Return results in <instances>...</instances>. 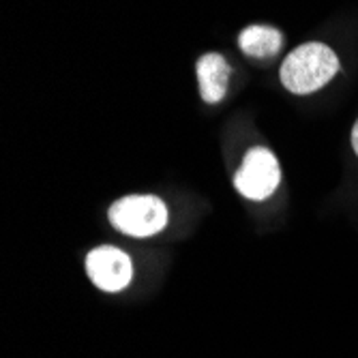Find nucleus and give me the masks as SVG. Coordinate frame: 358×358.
<instances>
[{
  "mask_svg": "<svg viewBox=\"0 0 358 358\" xmlns=\"http://www.w3.org/2000/svg\"><path fill=\"white\" fill-rule=\"evenodd\" d=\"M198 80L202 99L206 103H217L225 94L227 80H230V64L221 54H204L198 60Z\"/></svg>",
  "mask_w": 358,
  "mask_h": 358,
  "instance_id": "nucleus-5",
  "label": "nucleus"
},
{
  "mask_svg": "<svg viewBox=\"0 0 358 358\" xmlns=\"http://www.w3.org/2000/svg\"><path fill=\"white\" fill-rule=\"evenodd\" d=\"M86 273L103 292H120L134 279L131 257L116 247H96L86 255Z\"/></svg>",
  "mask_w": 358,
  "mask_h": 358,
  "instance_id": "nucleus-4",
  "label": "nucleus"
},
{
  "mask_svg": "<svg viewBox=\"0 0 358 358\" xmlns=\"http://www.w3.org/2000/svg\"><path fill=\"white\" fill-rule=\"evenodd\" d=\"M352 146H354V150H356V155H358V120H356V124H354V129H352Z\"/></svg>",
  "mask_w": 358,
  "mask_h": 358,
  "instance_id": "nucleus-7",
  "label": "nucleus"
},
{
  "mask_svg": "<svg viewBox=\"0 0 358 358\" xmlns=\"http://www.w3.org/2000/svg\"><path fill=\"white\" fill-rule=\"evenodd\" d=\"M279 178L277 157L268 148L257 146L245 155L243 168L234 174V187L249 200H266L275 193Z\"/></svg>",
  "mask_w": 358,
  "mask_h": 358,
  "instance_id": "nucleus-3",
  "label": "nucleus"
},
{
  "mask_svg": "<svg viewBox=\"0 0 358 358\" xmlns=\"http://www.w3.org/2000/svg\"><path fill=\"white\" fill-rule=\"evenodd\" d=\"M110 223L127 236L146 238L168 225V208L155 195H127L112 204Z\"/></svg>",
  "mask_w": 358,
  "mask_h": 358,
  "instance_id": "nucleus-2",
  "label": "nucleus"
},
{
  "mask_svg": "<svg viewBox=\"0 0 358 358\" xmlns=\"http://www.w3.org/2000/svg\"><path fill=\"white\" fill-rule=\"evenodd\" d=\"M339 71L337 54L324 43H303L281 64V84L294 94H311Z\"/></svg>",
  "mask_w": 358,
  "mask_h": 358,
  "instance_id": "nucleus-1",
  "label": "nucleus"
},
{
  "mask_svg": "<svg viewBox=\"0 0 358 358\" xmlns=\"http://www.w3.org/2000/svg\"><path fill=\"white\" fill-rule=\"evenodd\" d=\"M281 32L273 26H247L238 37L241 50L255 58H273L281 50Z\"/></svg>",
  "mask_w": 358,
  "mask_h": 358,
  "instance_id": "nucleus-6",
  "label": "nucleus"
}]
</instances>
